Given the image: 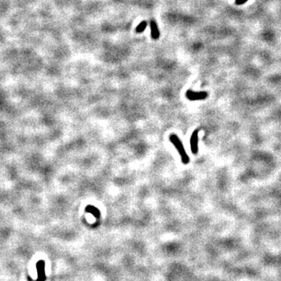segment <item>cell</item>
Instances as JSON below:
<instances>
[{
    "label": "cell",
    "mask_w": 281,
    "mask_h": 281,
    "mask_svg": "<svg viewBox=\"0 0 281 281\" xmlns=\"http://www.w3.org/2000/svg\"><path fill=\"white\" fill-rule=\"evenodd\" d=\"M170 140L171 141V143L173 144V145L177 149V152H178L179 155L180 156L182 162L184 164H188L190 162V158L188 156V153L186 152V150L184 149L183 142H182L180 139L179 138L178 136L175 134H170Z\"/></svg>",
    "instance_id": "1"
},
{
    "label": "cell",
    "mask_w": 281,
    "mask_h": 281,
    "mask_svg": "<svg viewBox=\"0 0 281 281\" xmlns=\"http://www.w3.org/2000/svg\"><path fill=\"white\" fill-rule=\"evenodd\" d=\"M208 96L207 92H196L193 91H188L186 92V97L190 101H197V100H203Z\"/></svg>",
    "instance_id": "2"
},
{
    "label": "cell",
    "mask_w": 281,
    "mask_h": 281,
    "mask_svg": "<svg viewBox=\"0 0 281 281\" xmlns=\"http://www.w3.org/2000/svg\"><path fill=\"white\" fill-rule=\"evenodd\" d=\"M191 150L193 154H197L198 152V131L196 130L192 133L190 140Z\"/></svg>",
    "instance_id": "3"
},
{
    "label": "cell",
    "mask_w": 281,
    "mask_h": 281,
    "mask_svg": "<svg viewBox=\"0 0 281 281\" xmlns=\"http://www.w3.org/2000/svg\"><path fill=\"white\" fill-rule=\"evenodd\" d=\"M150 27H151V31H152V38L153 39H157V38H159V28H158V26H157L156 22L154 21V20H152L150 23Z\"/></svg>",
    "instance_id": "4"
},
{
    "label": "cell",
    "mask_w": 281,
    "mask_h": 281,
    "mask_svg": "<svg viewBox=\"0 0 281 281\" xmlns=\"http://www.w3.org/2000/svg\"><path fill=\"white\" fill-rule=\"evenodd\" d=\"M146 27H147V23H146L145 21H142L141 23H140V24H139L138 26H137V28H136V31H137V32L139 33L142 32V31H144V30L145 29Z\"/></svg>",
    "instance_id": "5"
},
{
    "label": "cell",
    "mask_w": 281,
    "mask_h": 281,
    "mask_svg": "<svg viewBox=\"0 0 281 281\" xmlns=\"http://www.w3.org/2000/svg\"><path fill=\"white\" fill-rule=\"evenodd\" d=\"M248 0H237L236 1V3L238 4V5H241V4H244V2H247Z\"/></svg>",
    "instance_id": "6"
}]
</instances>
